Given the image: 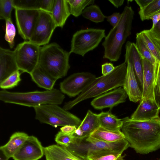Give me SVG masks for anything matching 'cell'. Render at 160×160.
<instances>
[{
    "label": "cell",
    "mask_w": 160,
    "mask_h": 160,
    "mask_svg": "<svg viewBox=\"0 0 160 160\" xmlns=\"http://www.w3.org/2000/svg\"><path fill=\"white\" fill-rule=\"evenodd\" d=\"M54 0H40L39 10L51 13Z\"/></svg>",
    "instance_id": "f35d334b"
},
{
    "label": "cell",
    "mask_w": 160,
    "mask_h": 160,
    "mask_svg": "<svg viewBox=\"0 0 160 160\" xmlns=\"http://www.w3.org/2000/svg\"><path fill=\"white\" fill-rule=\"evenodd\" d=\"M51 14L57 27L63 28L71 15L67 0H54Z\"/></svg>",
    "instance_id": "603a6c76"
},
{
    "label": "cell",
    "mask_w": 160,
    "mask_h": 160,
    "mask_svg": "<svg viewBox=\"0 0 160 160\" xmlns=\"http://www.w3.org/2000/svg\"><path fill=\"white\" fill-rule=\"evenodd\" d=\"M96 78L95 75L88 72L73 73L61 82L60 91L71 97L80 94Z\"/></svg>",
    "instance_id": "8fae6325"
},
{
    "label": "cell",
    "mask_w": 160,
    "mask_h": 160,
    "mask_svg": "<svg viewBox=\"0 0 160 160\" xmlns=\"http://www.w3.org/2000/svg\"><path fill=\"white\" fill-rule=\"evenodd\" d=\"M89 136L108 142H118L125 139L124 134L121 130H110L100 126L92 132Z\"/></svg>",
    "instance_id": "cb8c5ba5"
},
{
    "label": "cell",
    "mask_w": 160,
    "mask_h": 160,
    "mask_svg": "<svg viewBox=\"0 0 160 160\" xmlns=\"http://www.w3.org/2000/svg\"><path fill=\"white\" fill-rule=\"evenodd\" d=\"M100 126L112 131H119L122 129L123 122L109 112H102L98 114Z\"/></svg>",
    "instance_id": "d4e9b609"
},
{
    "label": "cell",
    "mask_w": 160,
    "mask_h": 160,
    "mask_svg": "<svg viewBox=\"0 0 160 160\" xmlns=\"http://www.w3.org/2000/svg\"><path fill=\"white\" fill-rule=\"evenodd\" d=\"M19 70L14 72L0 83V87L3 90L12 88L18 85L21 79Z\"/></svg>",
    "instance_id": "d6a6232c"
},
{
    "label": "cell",
    "mask_w": 160,
    "mask_h": 160,
    "mask_svg": "<svg viewBox=\"0 0 160 160\" xmlns=\"http://www.w3.org/2000/svg\"><path fill=\"white\" fill-rule=\"evenodd\" d=\"M160 14V10L158 11V12H157L155 14V15H158V14Z\"/></svg>",
    "instance_id": "7dc6e473"
},
{
    "label": "cell",
    "mask_w": 160,
    "mask_h": 160,
    "mask_svg": "<svg viewBox=\"0 0 160 160\" xmlns=\"http://www.w3.org/2000/svg\"><path fill=\"white\" fill-rule=\"evenodd\" d=\"M8 159L3 154L2 157H1L0 160H8Z\"/></svg>",
    "instance_id": "bcb514c9"
},
{
    "label": "cell",
    "mask_w": 160,
    "mask_h": 160,
    "mask_svg": "<svg viewBox=\"0 0 160 160\" xmlns=\"http://www.w3.org/2000/svg\"><path fill=\"white\" fill-rule=\"evenodd\" d=\"M77 128L74 126L66 125L60 128V131L62 133L69 135H73Z\"/></svg>",
    "instance_id": "b9f144b4"
},
{
    "label": "cell",
    "mask_w": 160,
    "mask_h": 160,
    "mask_svg": "<svg viewBox=\"0 0 160 160\" xmlns=\"http://www.w3.org/2000/svg\"><path fill=\"white\" fill-rule=\"evenodd\" d=\"M99 126L98 114L88 110L73 135L75 137L74 141H79L87 138Z\"/></svg>",
    "instance_id": "d6986e66"
},
{
    "label": "cell",
    "mask_w": 160,
    "mask_h": 160,
    "mask_svg": "<svg viewBox=\"0 0 160 160\" xmlns=\"http://www.w3.org/2000/svg\"><path fill=\"white\" fill-rule=\"evenodd\" d=\"M74 138L73 135L66 134L60 131L56 135L55 140L58 144L68 148L73 142Z\"/></svg>",
    "instance_id": "8d00e7d4"
},
{
    "label": "cell",
    "mask_w": 160,
    "mask_h": 160,
    "mask_svg": "<svg viewBox=\"0 0 160 160\" xmlns=\"http://www.w3.org/2000/svg\"><path fill=\"white\" fill-rule=\"evenodd\" d=\"M127 69V65L124 62L115 67L111 72L96 78L76 98L66 103L63 108L67 111L69 110L85 100L96 98L113 89L122 86Z\"/></svg>",
    "instance_id": "7a4b0ae2"
},
{
    "label": "cell",
    "mask_w": 160,
    "mask_h": 160,
    "mask_svg": "<svg viewBox=\"0 0 160 160\" xmlns=\"http://www.w3.org/2000/svg\"><path fill=\"white\" fill-rule=\"evenodd\" d=\"M41 48L29 41L17 45L14 51L20 71L31 74L38 65Z\"/></svg>",
    "instance_id": "9c48e42d"
},
{
    "label": "cell",
    "mask_w": 160,
    "mask_h": 160,
    "mask_svg": "<svg viewBox=\"0 0 160 160\" xmlns=\"http://www.w3.org/2000/svg\"><path fill=\"white\" fill-rule=\"evenodd\" d=\"M122 153L113 151L96 152L90 154L87 160H123Z\"/></svg>",
    "instance_id": "f546056e"
},
{
    "label": "cell",
    "mask_w": 160,
    "mask_h": 160,
    "mask_svg": "<svg viewBox=\"0 0 160 160\" xmlns=\"http://www.w3.org/2000/svg\"><path fill=\"white\" fill-rule=\"evenodd\" d=\"M14 8L39 10L40 0H13Z\"/></svg>",
    "instance_id": "e575fe53"
},
{
    "label": "cell",
    "mask_w": 160,
    "mask_h": 160,
    "mask_svg": "<svg viewBox=\"0 0 160 160\" xmlns=\"http://www.w3.org/2000/svg\"><path fill=\"white\" fill-rule=\"evenodd\" d=\"M34 108L36 119L41 123L48 124L55 128L71 125L78 128L82 121L77 117L58 105L44 104Z\"/></svg>",
    "instance_id": "52a82bcc"
},
{
    "label": "cell",
    "mask_w": 160,
    "mask_h": 160,
    "mask_svg": "<svg viewBox=\"0 0 160 160\" xmlns=\"http://www.w3.org/2000/svg\"><path fill=\"white\" fill-rule=\"evenodd\" d=\"M44 148L37 137L29 136L12 158L14 160H38L44 155Z\"/></svg>",
    "instance_id": "4fadbf2b"
},
{
    "label": "cell",
    "mask_w": 160,
    "mask_h": 160,
    "mask_svg": "<svg viewBox=\"0 0 160 160\" xmlns=\"http://www.w3.org/2000/svg\"><path fill=\"white\" fill-rule=\"evenodd\" d=\"M5 21L6 29L4 36L5 40L8 43L11 48L14 46V38L16 34V30L11 18Z\"/></svg>",
    "instance_id": "836d02e7"
},
{
    "label": "cell",
    "mask_w": 160,
    "mask_h": 160,
    "mask_svg": "<svg viewBox=\"0 0 160 160\" xmlns=\"http://www.w3.org/2000/svg\"><path fill=\"white\" fill-rule=\"evenodd\" d=\"M141 57L143 72L142 99H148L153 102L157 103L155 93V65L145 58Z\"/></svg>",
    "instance_id": "5bb4252c"
},
{
    "label": "cell",
    "mask_w": 160,
    "mask_h": 160,
    "mask_svg": "<svg viewBox=\"0 0 160 160\" xmlns=\"http://www.w3.org/2000/svg\"><path fill=\"white\" fill-rule=\"evenodd\" d=\"M121 129L130 147L137 153L147 154L160 148V118L139 121L122 119Z\"/></svg>",
    "instance_id": "6da1fadb"
},
{
    "label": "cell",
    "mask_w": 160,
    "mask_h": 160,
    "mask_svg": "<svg viewBox=\"0 0 160 160\" xmlns=\"http://www.w3.org/2000/svg\"><path fill=\"white\" fill-rule=\"evenodd\" d=\"M136 110L131 116L133 120L144 121L159 117L160 105L148 99H142Z\"/></svg>",
    "instance_id": "2e32d148"
},
{
    "label": "cell",
    "mask_w": 160,
    "mask_h": 160,
    "mask_svg": "<svg viewBox=\"0 0 160 160\" xmlns=\"http://www.w3.org/2000/svg\"><path fill=\"white\" fill-rule=\"evenodd\" d=\"M127 72L122 86L130 101L137 102L142 99V92L140 90L132 64L129 62H126Z\"/></svg>",
    "instance_id": "e0dca14e"
},
{
    "label": "cell",
    "mask_w": 160,
    "mask_h": 160,
    "mask_svg": "<svg viewBox=\"0 0 160 160\" xmlns=\"http://www.w3.org/2000/svg\"><path fill=\"white\" fill-rule=\"evenodd\" d=\"M14 9L18 33L23 39L29 41L38 18L40 10Z\"/></svg>",
    "instance_id": "7c38bea8"
},
{
    "label": "cell",
    "mask_w": 160,
    "mask_h": 160,
    "mask_svg": "<svg viewBox=\"0 0 160 160\" xmlns=\"http://www.w3.org/2000/svg\"><path fill=\"white\" fill-rule=\"evenodd\" d=\"M156 73L155 83V95L160 99V62H157L155 65Z\"/></svg>",
    "instance_id": "74e56055"
},
{
    "label": "cell",
    "mask_w": 160,
    "mask_h": 160,
    "mask_svg": "<svg viewBox=\"0 0 160 160\" xmlns=\"http://www.w3.org/2000/svg\"><path fill=\"white\" fill-rule=\"evenodd\" d=\"M30 75L32 80L39 87L46 90L53 88L56 80L46 73L38 65Z\"/></svg>",
    "instance_id": "484cf974"
},
{
    "label": "cell",
    "mask_w": 160,
    "mask_h": 160,
    "mask_svg": "<svg viewBox=\"0 0 160 160\" xmlns=\"http://www.w3.org/2000/svg\"><path fill=\"white\" fill-rule=\"evenodd\" d=\"M68 4L71 14L75 17L80 16L88 5L94 3V0H67Z\"/></svg>",
    "instance_id": "4dcf8cb0"
},
{
    "label": "cell",
    "mask_w": 160,
    "mask_h": 160,
    "mask_svg": "<svg viewBox=\"0 0 160 160\" xmlns=\"http://www.w3.org/2000/svg\"><path fill=\"white\" fill-rule=\"evenodd\" d=\"M150 51L157 62H160V41L154 38L150 30L140 32Z\"/></svg>",
    "instance_id": "4316f807"
},
{
    "label": "cell",
    "mask_w": 160,
    "mask_h": 160,
    "mask_svg": "<svg viewBox=\"0 0 160 160\" xmlns=\"http://www.w3.org/2000/svg\"><path fill=\"white\" fill-rule=\"evenodd\" d=\"M149 30L153 37L160 41V19Z\"/></svg>",
    "instance_id": "60d3db41"
},
{
    "label": "cell",
    "mask_w": 160,
    "mask_h": 160,
    "mask_svg": "<svg viewBox=\"0 0 160 160\" xmlns=\"http://www.w3.org/2000/svg\"><path fill=\"white\" fill-rule=\"evenodd\" d=\"M82 14L85 18L96 23L103 22L106 17L99 7L93 4L86 8Z\"/></svg>",
    "instance_id": "f1b7e54d"
},
{
    "label": "cell",
    "mask_w": 160,
    "mask_h": 160,
    "mask_svg": "<svg viewBox=\"0 0 160 160\" xmlns=\"http://www.w3.org/2000/svg\"><path fill=\"white\" fill-rule=\"evenodd\" d=\"M65 98L60 90L55 88L25 92H11L6 90L0 91V100L4 102L33 108L46 104L60 105Z\"/></svg>",
    "instance_id": "5b68a950"
},
{
    "label": "cell",
    "mask_w": 160,
    "mask_h": 160,
    "mask_svg": "<svg viewBox=\"0 0 160 160\" xmlns=\"http://www.w3.org/2000/svg\"><path fill=\"white\" fill-rule=\"evenodd\" d=\"M122 16V13L119 12H115L112 15L106 16L105 18L107 19V21L112 26L113 28L120 21Z\"/></svg>",
    "instance_id": "ab89813d"
},
{
    "label": "cell",
    "mask_w": 160,
    "mask_h": 160,
    "mask_svg": "<svg viewBox=\"0 0 160 160\" xmlns=\"http://www.w3.org/2000/svg\"><path fill=\"white\" fill-rule=\"evenodd\" d=\"M160 10V0H153L152 1L138 12L142 21L151 19L155 13Z\"/></svg>",
    "instance_id": "1f68e13d"
},
{
    "label": "cell",
    "mask_w": 160,
    "mask_h": 160,
    "mask_svg": "<svg viewBox=\"0 0 160 160\" xmlns=\"http://www.w3.org/2000/svg\"><path fill=\"white\" fill-rule=\"evenodd\" d=\"M71 53L56 42L41 47L38 66L56 81L66 76L70 68Z\"/></svg>",
    "instance_id": "277c9868"
},
{
    "label": "cell",
    "mask_w": 160,
    "mask_h": 160,
    "mask_svg": "<svg viewBox=\"0 0 160 160\" xmlns=\"http://www.w3.org/2000/svg\"><path fill=\"white\" fill-rule=\"evenodd\" d=\"M125 62L128 61L132 64L134 70L141 87L143 83V72L141 56L133 42L128 41L125 45Z\"/></svg>",
    "instance_id": "ffe728a7"
},
{
    "label": "cell",
    "mask_w": 160,
    "mask_h": 160,
    "mask_svg": "<svg viewBox=\"0 0 160 160\" xmlns=\"http://www.w3.org/2000/svg\"><path fill=\"white\" fill-rule=\"evenodd\" d=\"M128 95L121 87L104 93L94 99L91 104L95 109L102 110L105 108H112L126 101Z\"/></svg>",
    "instance_id": "9a60e30c"
},
{
    "label": "cell",
    "mask_w": 160,
    "mask_h": 160,
    "mask_svg": "<svg viewBox=\"0 0 160 160\" xmlns=\"http://www.w3.org/2000/svg\"><path fill=\"white\" fill-rule=\"evenodd\" d=\"M158 160H160V158L158 159Z\"/></svg>",
    "instance_id": "c3c4849f"
},
{
    "label": "cell",
    "mask_w": 160,
    "mask_h": 160,
    "mask_svg": "<svg viewBox=\"0 0 160 160\" xmlns=\"http://www.w3.org/2000/svg\"><path fill=\"white\" fill-rule=\"evenodd\" d=\"M153 0H135V1L139 6L140 9L146 7Z\"/></svg>",
    "instance_id": "ee69618b"
},
{
    "label": "cell",
    "mask_w": 160,
    "mask_h": 160,
    "mask_svg": "<svg viewBox=\"0 0 160 160\" xmlns=\"http://www.w3.org/2000/svg\"><path fill=\"white\" fill-rule=\"evenodd\" d=\"M134 15L131 7H125L120 21L110 30L102 43L104 49L103 58L112 62L117 61L119 59L122 46L131 34Z\"/></svg>",
    "instance_id": "3957f363"
},
{
    "label": "cell",
    "mask_w": 160,
    "mask_h": 160,
    "mask_svg": "<svg viewBox=\"0 0 160 160\" xmlns=\"http://www.w3.org/2000/svg\"><path fill=\"white\" fill-rule=\"evenodd\" d=\"M105 37L103 29L89 28L78 31L72 36L69 52L83 57L97 48Z\"/></svg>",
    "instance_id": "ba28073f"
},
{
    "label": "cell",
    "mask_w": 160,
    "mask_h": 160,
    "mask_svg": "<svg viewBox=\"0 0 160 160\" xmlns=\"http://www.w3.org/2000/svg\"><path fill=\"white\" fill-rule=\"evenodd\" d=\"M19 70L14 51L0 47V83Z\"/></svg>",
    "instance_id": "ac0fdd59"
},
{
    "label": "cell",
    "mask_w": 160,
    "mask_h": 160,
    "mask_svg": "<svg viewBox=\"0 0 160 160\" xmlns=\"http://www.w3.org/2000/svg\"><path fill=\"white\" fill-rule=\"evenodd\" d=\"M13 8V0H0V19L6 20L11 18Z\"/></svg>",
    "instance_id": "d590c367"
},
{
    "label": "cell",
    "mask_w": 160,
    "mask_h": 160,
    "mask_svg": "<svg viewBox=\"0 0 160 160\" xmlns=\"http://www.w3.org/2000/svg\"><path fill=\"white\" fill-rule=\"evenodd\" d=\"M46 160H85L75 155L66 147L58 144L44 148Z\"/></svg>",
    "instance_id": "44dd1931"
},
{
    "label": "cell",
    "mask_w": 160,
    "mask_h": 160,
    "mask_svg": "<svg viewBox=\"0 0 160 160\" xmlns=\"http://www.w3.org/2000/svg\"><path fill=\"white\" fill-rule=\"evenodd\" d=\"M29 136L22 132H16L10 137L8 142L1 146L0 150L7 158H12L27 139Z\"/></svg>",
    "instance_id": "7402d4cb"
},
{
    "label": "cell",
    "mask_w": 160,
    "mask_h": 160,
    "mask_svg": "<svg viewBox=\"0 0 160 160\" xmlns=\"http://www.w3.org/2000/svg\"><path fill=\"white\" fill-rule=\"evenodd\" d=\"M136 39L135 45L141 57L155 65L157 62L148 47L141 32L136 34Z\"/></svg>",
    "instance_id": "83f0119b"
},
{
    "label": "cell",
    "mask_w": 160,
    "mask_h": 160,
    "mask_svg": "<svg viewBox=\"0 0 160 160\" xmlns=\"http://www.w3.org/2000/svg\"><path fill=\"white\" fill-rule=\"evenodd\" d=\"M129 147V144L125 139L118 142H108L89 136L81 141H74L67 148L75 155L87 160L88 156L93 152L113 151L123 152Z\"/></svg>",
    "instance_id": "8992f818"
},
{
    "label": "cell",
    "mask_w": 160,
    "mask_h": 160,
    "mask_svg": "<svg viewBox=\"0 0 160 160\" xmlns=\"http://www.w3.org/2000/svg\"><path fill=\"white\" fill-rule=\"evenodd\" d=\"M109 1L115 7L118 8L121 6L123 3L124 0H109Z\"/></svg>",
    "instance_id": "f6af8a7d"
},
{
    "label": "cell",
    "mask_w": 160,
    "mask_h": 160,
    "mask_svg": "<svg viewBox=\"0 0 160 160\" xmlns=\"http://www.w3.org/2000/svg\"><path fill=\"white\" fill-rule=\"evenodd\" d=\"M115 67L111 63L106 62L102 65V72L103 75H106L112 72Z\"/></svg>",
    "instance_id": "7bdbcfd3"
},
{
    "label": "cell",
    "mask_w": 160,
    "mask_h": 160,
    "mask_svg": "<svg viewBox=\"0 0 160 160\" xmlns=\"http://www.w3.org/2000/svg\"><path fill=\"white\" fill-rule=\"evenodd\" d=\"M57 27L51 13L40 10L38 18L29 41L40 46L48 44Z\"/></svg>",
    "instance_id": "30bf717a"
}]
</instances>
